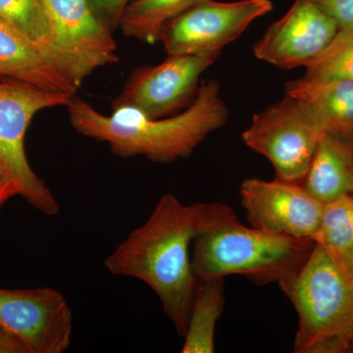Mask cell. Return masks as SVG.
I'll list each match as a JSON object with an SVG mask.
<instances>
[{
  "label": "cell",
  "mask_w": 353,
  "mask_h": 353,
  "mask_svg": "<svg viewBox=\"0 0 353 353\" xmlns=\"http://www.w3.org/2000/svg\"><path fill=\"white\" fill-rule=\"evenodd\" d=\"M233 212L222 202L185 205L164 194L145 224L116 246L104 265L112 275L136 278L148 285L183 338L199 283L190 246L202 231Z\"/></svg>",
  "instance_id": "obj_1"
},
{
  "label": "cell",
  "mask_w": 353,
  "mask_h": 353,
  "mask_svg": "<svg viewBox=\"0 0 353 353\" xmlns=\"http://www.w3.org/2000/svg\"><path fill=\"white\" fill-rule=\"evenodd\" d=\"M66 108L70 123L79 134L108 143L116 157H145L157 163L189 157L229 117L216 80L202 83L196 99L185 111L159 119L125 108L112 109L111 115H104L76 95Z\"/></svg>",
  "instance_id": "obj_2"
},
{
  "label": "cell",
  "mask_w": 353,
  "mask_h": 353,
  "mask_svg": "<svg viewBox=\"0 0 353 353\" xmlns=\"http://www.w3.org/2000/svg\"><path fill=\"white\" fill-rule=\"evenodd\" d=\"M192 246L197 281L241 275L264 285L296 277L315 241L246 227L233 212L202 231Z\"/></svg>",
  "instance_id": "obj_3"
},
{
  "label": "cell",
  "mask_w": 353,
  "mask_h": 353,
  "mask_svg": "<svg viewBox=\"0 0 353 353\" xmlns=\"http://www.w3.org/2000/svg\"><path fill=\"white\" fill-rule=\"evenodd\" d=\"M299 316L296 353L353 352V282L315 243L296 277L279 285Z\"/></svg>",
  "instance_id": "obj_4"
},
{
  "label": "cell",
  "mask_w": 353,
  "mask_h": 353,
  "mask_svg": "<svg viewBox=\"0 0 353 353\" xmlns=\"http://www.w3.org/2000/svg\"><path fill=\"white\" fill-rule=\"evenodd\" d=\"M72 97L27 83L0 80V166L19 196L48 216L57 215L60 206L28 161L26 132L39 111L66 106Z\"/></svg>",
  "instance_id": "obj_5"
},
{
  "label": "cell",
  "mask_w": 353,
  "mask_h": 353,
  "mask_svg": "<svg viewBox=\"0 0 353 353\" xmlns=\"http://www.w3.org/2000/svg\"><path fill=\"white\" fill-rule=\"evenodd\" d=\"M324 132L307 104L285 94L253 116L243 139L271 162L276 179L303 183Z\"/></svg>",
  "instance_id": "obj_6"
},
{
  "label": "cell",
  "mask_w": 353,
  "mask_h": 353,
  "mask_svg": "<svg viewBox=\"0 0 353 353\" xmlns=\"http://www.w3.org/2000/svg\"><path fill=\"white\" fill-rule=\"evenodd\" d=\"M72 332V310L58 290L0 289V353H62Z\"/></svg>",
  "instance_id": "obj_7"
},
{
  "label": "cell",
  "mask_w": 353,
  "mask_h": 353,
  "mask_svg": "<svg viewBox=\"0 0 353 353\" xmlns=\"http://www.w3.org/2000/svg\"><path fill=\"white\" fill-rule=\"evenodd\" d=\"M272 8L270 0H197L164 25L159 41L167 55L217 58L253 21L270 12Z\"/></svg>",
  "instance_id": "obj_8"
},
{
  "label": "cell",
  "mask_w": 353,
  "mask_h": 353,
  "mask_svg": "<svg viewBox=\"0 0 353 353\" xmlns=\"http://www.w3.org/2000/svg\"><path fill=\"white\" fill-rule=\"evenodd\" d=\"M217 58L167 55L162 63L132 72L112 109L131 108L152 119L182 112L196 99L201 76Z\"/></svg>",
  "instance_id": "obj_9"
},
{
  "label": "cell",
  "mask_w": 353,
  "mask_h": 353,
  "mask_svg": "<svg viewBox=\"0 0 353 353\" xmlns=\"http://www.w3.org/2000/svg\"><path fill=\"white\" fill-rule=\"evenodd\" d=\"M58 52L77 87L97 69L119 61L110 28L88 0H43Z\"/></svg>",
  "instance_id": "obj_10"
},
{
  "label": "cell",
  "mask_w": 353,
  "mask_h": 353,
  "mask_svg": "<svg viewBox=\"0 0 353 353\" xmlns=\"http://www.w3.org/2000/svg\"><path fill=\"white\" fill-rule=\"evenodd\" d=\"M240 196L252 227L314 241L324 205L306 192L303 183L245 179Z\"/></svg>",
  "instance_id": "obj_11"
},
{
  "label": "cell",
  "mask_w": 353,
  "mask_h": 353,
  "mask_svg": "<svg viewBox=\"0 0 353 353\" xmlns=\"http://www.w3.org/2000/svg\"><path fill=\"white\" fill-rule=\"evenodd\" d=\"M339 31L336 21L314 0H296L254 44L253 52L259 60L281 69L305 67Z\"/></svg>",
  "instance_id": "obj_12"
},
{
  "label": "cell",
  "mask_w": 353,
  "mask_h": 353,
  "mask_svg": "<svg viewBox=\"0 0 353 353\" xmlns=\"http://www.w3.org/2000/svg\"><path fill=\"white\" fill-rule=\"evenodd\" d=\"M0 80L30 83L50 92L76 95L79 88L34 44L0 19Z\"/></svg>",
  "instance_id": "obj_13"
},
{
  "label": "cell",
  "mask_w": 353,
  "mask_h": 353,
  "mask_svg": "<svg viewBox=\"0 0 353 353\" xmlns=\"http://www.w3.org/2000/svg\"><path fill=\"white\" fill-rule=\"evenodd\" d=\"M285 90L312 109L325 132L353 143V80L303 77L289 81Z\"/></svg>",
  "instance_id": "obj_14"
},
{
  "label": "cell",
  "mask_w": 353,
  "mask_h": 353,
  "mask_svg": "<svg viewBox=\"0 0 353 353\" xmlns=\"http://www.w3.org/2000/svg\"><path fill=\"white\" fill-rule=\"evenodd\" d=\"M303 185L323 205L353 196V143L324 132Z\"/></svg>",
  "instance_id": "obj_15"
},
{
  "label": "cell",
  "mask_w": 353,
  "mask_h": 353,
  "mask_svg": "<svg viewBox=\"0 0 353 353\" xmlns=\"http://www.w3.org/2000/svg\"><path fill=\"white\" fill-rule=\"evenodd\" d=\"M225 279L199 281L192 301L183 353H213L215 330L225 303Z\"/></svg>",
  "instance_id": "obj_16"
},
{
  "label": "cell",
  "mask_w": 353,
  "mask_h": 353,
  "mask_svg": "<svg viewBox=\"0 0 353 353\" xmlns=\"http://www.w3.org/2000/svg\"><path fill=\"white\" fill-rule=\"evenodd\" d=\"M0 19L6 21L29 39L51 63L71 80L63 59L58 52L43 0H0Z\"/></svg>",
  "instance_id": "obj_17"
},
{
  "label": "cell",
  "mask_w": 353,
  "mask_h": 353,
  "mask_svg": "<svg viewBox=\"0 0 353 353\" xmlns=\"http://www.w3.org/2000/svg\"><path fill=\"white\" fill-rule=\"evenodd\" d=\"M197 0H134L120 21L123 34L148 43L159 41L162 28Z\"/></svg>",
  "instance_id": "obj_18"
},
{
  "label": "cell",
  "mask_w": 353,
  "mask_h": 353,
  "mask_svg": "<svg viewBox=\"0 0 353 353\" xmlns=\"http://www.w3.org/2000/svg\"><path fill=\"white\" fill-rule=\"evenodd\" d=\"M314 241L340 259L353 245V196L325 204Z\"/></svg>",
  "instance_id": "obj_19"
},
{
  "label": "cell",
  "mask_w": 353,
  "mask_h": 353,
  "mask_svg": "<svg viewBox=\"0 0 353 353\" xmlns=\"http://www.w3.org/2000/svg\"><path fill=\"white\" fill-rule=\"evenodd\" d=\"M304 77L353 80V26L340 30L331 43L305 66Z\"/></svg>",
  "instance_id": "obj_20"
},
{
  "label": "cell",
  "mask_w": 353,
  "mask_h": 353,
  "mask_svg": "<svg viewBox=\"0 0 353 353\" xmlns=\"http://www.w3.org/2000/svg\"><path fill=\"white\" fill-rule=\"evenodd\" d=\"M343 30L353 26V0H314Z\"/></svg>",
  "instance_id": "obj_21"
},
{
  "label": "cell",
  "mask_w": 353,
  "mask_h": 353,
  "mask_svg": "<svg viewBox=\"0 0 353 353\" xmlns=\"http://www.w3.org/2000/svg\"><path fill=\"white\" fill-rule=\"evenodd\" d=\"M90 6L99 14L109 28L119 26L123 13L132 0H88Z\"/></svg>",
  "instance_id": "obj_22"
},
{
  "label": "cell",
  "mask_w": 353,
  "mask_h": 353,
  "mask_svg": "<svg viewBox=\"0 0 353 353\" xmlns=\"http://www.w3.org/2000/svg\"><path fill=\"white\" fill-rule=\"evenodd\" d=\"M14 196H19L17 188L12 181L6 175L2 167L0 166V208L9 199Z\"/></svg>",
  "instance_id": "obj_23"
},
{
  "label": "cell",
  "mask_w": 353,
  "mask_h": 353,
  "mask_svg": "<svg viewBox=\"0 0 353 353\" xmlns=\"http://www.w3.org/2000/svg\"><path fill=\"white\" fill-rule=\"evenodd\" d=\"M338 260L340 261L341 267H343V271L347 274V277L353 282V245L352 248L345 253V256Z\"/></svg>",
  "instance_id": "obj_24"
}]
</instances>
